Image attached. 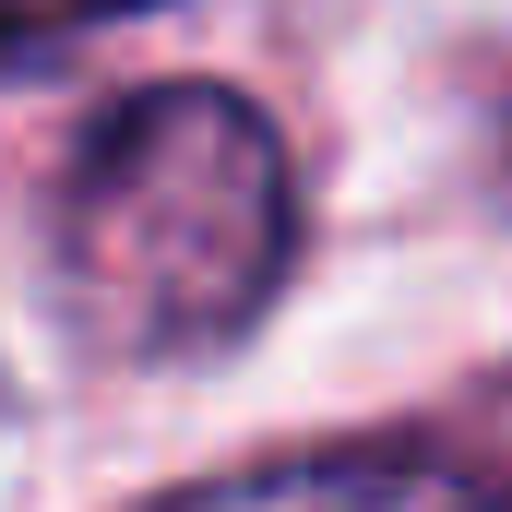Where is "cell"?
Returning a JSON list of instances; mask_svg holds the SVG:
<instances>
[{
    "instance_id": "cell-1",
    "label": "cell",
    "mask_w": 512,
    "mask_h": 512,
    "mask_svg": "<svg viewBox=\"0 0 512 512\" xmlns=\"http://www.w3.org/2000/svg\"><path fill=\"white\" fill-rule=\"evenodd\" d=\"M286 251H298L286 143L227 84H143L60 167L48 274L72 334L120 370L239 346L286 286Z\"/></svg>"
},
{
    "instance_id": "cell-2",
    "label": "cell",
    "mask_w": 512,
    "mask_h": 512,
    "mask_svg": "<svg viewBox=\"0 0 512 512\" xmlns=\"http://www.w3.org/2000/svg\"><path fill=\"white\" fill-rule=\"evenodd\" d=\"M155 512H501V501L417 453H322V465H251V477L179 489Z\"/></svg>"
},
{
    "instance_id": "cell-3",
    "label": "cell",
    "mask_w": 512,
    "mask_h": 512,
    "mask_svg": "<svg viewBox=\"0 0 512 512\" xmlns=\"http://www.w3.org/2000/svg\"><path fill=\"white\" fill-rule=\"evenodd\" d=\"M96 12H143V0H0V36H60V24H96Z\"/></svg>"
}]
</instances>
